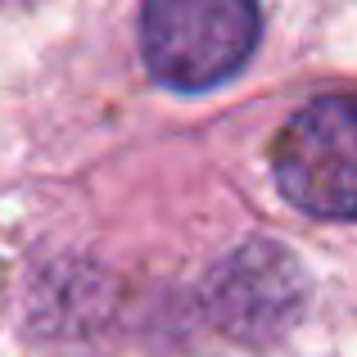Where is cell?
Returning <instances> with one entry per match:
<instances>
[{"label": "cell", "instance_id": "obj_1", "mask_svg": "<svg viewBox=\"0 0 357 357\" xmlns=\"http://www.w3.org/2000/svg\"><path fill=\"white\" fill-rule=\"evenodd\" d=\"M258 45V0H145L140 50L163 86L208 91Z\"/></svg>", "mask_w": 357, "mask_h": 357}, {"label": "cell", "instance_id": "obj_2", "mask_svg": "<svg viewBox=\"0 0 357 357\" xmlns=\"http://www.w3.org/2000/svg\"><path fill=\"white\" fill-rule=\"evenodd\" d=\"M271 167L289 204L312 218L344 222L357 208V118L344 96L317 100L285 122Z\"/></svg>", "mask_w": 357, "mask_h": 357}, {"label": "cell", "instance_id": "obj_3", "mask_svg": "<svg viewBox=\"0 0 357 357\" xmlns=\"http://www.w3.org/2000/svg\"><path fill=\"white\" fill-rule=\"evenodd\" d=\"M307 298V280L298 262L280 244L253 240L236 249L208 280V307L218 326L236 340L267 344L298 317Z\"/></svg>", "mask_w": 357, "mask_h": 357}]
</instances>
